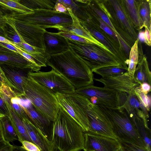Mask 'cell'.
<instances>
[{
	"mask_svg": "<svg viewBox=\"0 0 151 151\" xmlns=\"http://www.w3.org/2000/svg\"><path fill=\"white\" fill-rule=\"evenodd\" d=\"M5 116V115H4L0 113V119H1L2 118L4 117Z\"/></svg>",
	"mask_w": 151,
	"mask_h": 151,
	"instance_id": "cell-54",
	"label": "cell"
},
{
	"mask_svg": "<svg viewBox=\"0 0 151 151\" xmlns=\"http://www.w3.org/2000/svg\"><path fill=\"white\" fill-rule=\"evenodd\" d=\"M4 84H5L6 85L9 86L7 81L0 66V87Z\"/></svg>",
	"mask_w": 151,
	"mask_h": 151,
	"instance_id": "cell-47",
	"label": "cell"
},
{
	"mask_svg": "<svg viewBox=\"0 0 151 151\" xmlns=\"http://www.w3.org/2000/svg\"><path fill=\"white\" fill-rule=\"evenodd\" d=\"M21 104L28 119L46 137L51 141L52 122L40 114L30 102L28 104L25 103L24 105L22 103Z\"/></svg>",
	"mask_w": 151,
	"mask_h": 151,
	"instance_id": "cell-17",
	"label": "cell"
},
{
	"mask_svg": "<svg viewBox=\"0 0 151 151\" xmlns=\"http://www.w3.org/2000/svg\"><path fill=\"white\" fill-rule=\"evenodd\" d=\"M28 74L35 81L55 94L75 93V87L62 75L55 70L47 72L29 71Z\"/></svg>",
	"mask_w": 151,
	"mask_h": 151,
	"instance_id": "cell-9",
	"label": "cell"
},
{
	"mask_svg": "<svg viewBox=\"0 0 151 151\" xmlns=\"http://www.w3.org/2000/svg\"><path fill=\"white\" fill-rule=\"evenodd\" d=\"M0 45L5 47L8 50L18 53L15 46L11 44L6 43L0 42Z\"/></svg>",
	"mask_w": 151,
	"mask_h": 151,
	"instance_id": "cell-48",
	"label": "cell"
},
{
	"mask_svg": "<svg viewBox=\"0 0 151 151\" xmlns=\"http://www.w3.org/2000/svg\"><path fill=\"white\" fill-rule=\"evenodd\" d=\"M0 97L5 102L10 105L11 99L17 96L9 87L4 84L0 87Z\"/></svg>",
	"mask_w": 151,
	"mask_h": 151,
	"instance_id": "cell-35",
	"label": "cell"
},
{
	"mask_svg": "<svg viewBox=\"0 0 151 151\" xmlns=\"http://www.w3.org/2000/svg\"><path fill=\"white\" fill-rule=\"evenodd\" d=\"M116 151H124L120 145L119 147Z\"/></svg>",
	"mask_w": 151,
	"mask_h": 151,
	"instance_id": "cell-53",
	"label": "cell"
},
{
	"mask_svg": "<svg viewBox=\"0 0 151 151\" xmlns=\"http://www.w3.org/2000/svg\"><path fill=\"white\" fill-rule=\"evenodd\" d=\"M0 42H4L13 45L14 43L8 40L5 37L0 36Z\"/></svg>",
	"mask_w": 151,
	"mask_h": 151,
	"instance_id": "cell-49",
	"label": "cell"
},
{
	"mask_svg": "<svg viewBox=\"0 0 151 151\" xmlns=\"http://www.w3.org/2000/svg\"><path fill=\"white\" fill-rule=\"evenodd\" d=\"M124 8L136 31H139L144 27L139 16L137 0H122Z\"/></svg>",
	"mask_w": 151,
	"mask_h": 151,
	"instance_id": "cell-25",
	"label": "cell"
},
{
	"mask_svg": "<svg viewBox=\"0 0 151 151\" xmlns=\"http://www.w3.org/2000/svg\"><path fill=\"white\" fill-rule=\"evenodd\" d=\"M0 6L4 9L12 11V12L22 14L34 13L32 10L23 5L18 0H0Z\"/></svg>",
	"mask_w": 151,
	"mask_h": 151,
	"instance_id": "cell-28",
	"label": "cell"
},
{
	"mask_svg": "<svg viewBox=\"0 0 151 151\" xmlns=\"http://www.w3.org/2000/svg\"><path fill=\"white\" fill-rule=\"evenodd\" d=\"M21 143L22 147L27 151H41L37 146L31 142L24 141Z\"/></svg>",
	"mask_w": 151,
	"mask_h": 151,
	"instance_id": "cell-40",
	"label": "cell"
},
{
	"mask_svg": "<svg viewBox=\"0 0 151 151\" xmlns=\"http://www.w3.org/2000/svg\"><path fill=\"white\" fill-rule=\"evenodd\" d=\"M145 32L144 34V41L149 46L151 45V31L147 27H145Z\"/></svg>",
	"mask_w": 151,
	"mask_h": 151,
	"instance_id": "cell-43",
	"label": "cell"
},
{
	"mask_svg": "<svg viewBox=\"0 0 151 151\" xmlns=\"http://www.w3.org/2000/svg\"><path fill=\"white\" fill-rule=\"evenodd\" d=\"M34 144L41 151H53L55 148L51 141L49 140L28 119H22Z\"/></svg>",
	"mask_w": 151,
	"mask_h": 151,
	"instance_id": "cell-19",
	"label": "cell"
},
{
	"mask_svg": "<svg viewBox=\"0 0 151 151\" xmlns=\"http://www.w3.org/2000/svg\"><path fill=\"white\" fill-rule=\"evenodd\" d=\"M55 95L59 105L80 126L85 132H88L89 129L88 120L83 109L65 94L57 93Z\"/></svg>",
	"mask_w": 151,
	"mask_h": 151,
	"instance_id": "cell-15",
	"label": "cell"
},
{
	"mask_svg": "<svg viewBox=\"0 0 151 151\" xmlns=\"http://www.w3.org/2000/svg\"><path fill=\"white\" fill-rule=\"evenodd\" d=\"M84 151V150H83V151Z\"/></svg>",
	"mask_w": 151,
	"mask_h": 151,
	"instance_id": "cell-55",
	"label": "cell"
},
{
	"mask_svg": "<svg viewBox=\"0 0 151 151\" xmlns=\"http://www.w3.org/2000/svg\"><path fill=\"white\" fill-rule=\"evenodd\" d=\"M84 133L80 126L60 106L57 118L52 123L51 141L54 146L60 151L83 150Z\"/></svg>",
	"mask_w": 151,
	"mask_h": 151,
	"instance_id": "cell-2",
	"label": "cell"
},
{
	"mask_svg": "<svg viewBox=\"0 0 151 151\" xmlns=\"http://www.w3.org/2000/svg\"><path fill=\"white\" fill-rule=\"evenodd\" d=\"M58 2L63 4L67 8H70L74 14L78 19L87 20V17L85 12L73 0H56Z\"/></svg>",
	"mask_w": 151,
	"mask_h": 151,
	"instance_id": "cell-33",
	"label": "cell"
},
{
	"mask_svg": "<svg viewBox=\"0 0 151 151\" xmlns=\"http://www.w3.org/2000/svg\"><path fill=\"white\" fill-rule=\"evenodd\" d=\"M75 92L86 97L94 104L112 108L118 107L117 93L105 87L91 85L76 89Z\"/></svg>",
	"mask_w": 151,
	"mask_h": 151,
	"instance_id": "cell-11",
	"label": "cell"
},
{
	"mask_svg": "<svg viewBox=\"0 0 151 151\" xmlns=\"http://www.w3.org/2000/svg\"><path fill=\"white\" fill-rule=\"evenodd\" d=\"M117 32L131 47L139 37L122 0H99Z\"/></svg>",
	"mask_w": 151,
	"mask_h": 151,
	"instance_id": "cell-5",
	"label": "cell"
},
{
	"mask_svg": "<svg viewBox=\"0 0 151 151\" xmlns=\"http://www.w3.org/2000/svg\"><path fill=\"white\" fill-rule=\"evenodd\" d=\"M99 106L109 119L118 140L129 142L147 147L143 139L124 109Z\"/></svg>",
	"mask_w": 151,
	"mask_h": 151,
	"instance_id": "cell-6",
	"label": "cell"
},
{
	"mask_svg": "<svg viewBox=\"0 0 151 151\" xmlns=\"http://www.w3.org/2000/svg\"><path fill=\"white\" fill-rule=\"evenodd\" d=\"M24 97L41 115L53 122L57 118L60 106L55 94L35 81L28 74L23 86Z\"/></svg>",
	"mask_w": 151,
	"mask_h": 151,
	"instance_id": "cell-3",
	"label": "cell"
},
{
	"mask_svg": "<svg viewBox=\"0 0 151 151\" xmlns=\"http://www.w3.org/2000/svg\"><path fill=\"white\" fill-rule=\"evenodd\" d=\"M0 66L9 87L18 97L20 98L24 97V84L27 78L28 73L30 70L27 71V70L15 68L2 64H0Z\"/></svg>",
	"mask_w": 151,
	"mask_h": 151,
	"instance_id": "cell-16",
	"label": "cell"
},
{
	"mask_svg": "<svg viewBox=\"0 0 151 151\" xmlns=\"http://www.w3.org/2000/svg\"><path fill=\"white\" fill-rule=\"evenodd\" d=\"M46 65L62 75L76 89L93 84V72L69 47L63 52L50 55Z\"/></svg>",
	"mask_w": 151,
	"mask_h": 151,
	"instance_id": "cell-1",
	"label": "cell"
},
{
	"mask_svg": "<svg viewBox=\"0 0 151 151\" xmlns=\"http://www.w3.org/2000/svg\"><path fill=\"white\" fill-rule=\"evenodd\" d=\"M139 86L135 88V94L141 104L149 112L151 107L150 95L148 94L146 95L142 92L140 89Z\"/></svg>",
	"mask_w": 151,
	"mask_h": 151,
	"instance_id": "cell-34",
	"label": "cell"
},
{
	"mask_svg": "<svg viewBox=\"0 0 151 151\" xmlns=\"http://www.w3.org/2000/svg\"><path fill=\"white\" fill-rule=\"evenodd\" d=\"M20 98L17 97L12 99L10 105L14 110L18 116L22 119H28L26 113L24 110L21 104Z\"/></svg>",
	"mask_w": 151,
	"mask_h": 151,
	"instance_id": "cell-36",
	"label": "cell"
},
{
	"mask_svg": "<svg viewBox=\"0 0 151 151\" xmlns=\"http://www.w3.org/2000/svg\"><path fill=\"white\" fill-rule=\"evenodd\" d=\"M73 100L86 114L89 124L88 132L118 139L109 119L99 106L78 94L75 95Z\"/></svg>",
	"mask_w": 151,
	"mask_h": 151,
	"instance_id": "cell-8",
	"label": "cell"
},
{
	"mask_svg": "<svg viewBox=\"0 0 151 151\" xmlns=\"http://www.w3.org/2000/svg\"><path fill=\"white\" fill-rule=\"evenodd\" d=\"M87 4L114 32L119 40L122 50L126 56H129L131 47L116 31L109 18L100 5L99 0H88Z\"/></svg>",
	"mask_w": 151,
	"mask_h": 151,
	"instance_id": "cell-22",
	"label": "cell"
},
{
	"mask_svg": "<svg viewBox=\"0 0 151 151\" xmlns=\"http://www.w3.org/2000/svg\"><path fill=\"white\" fill-rule=\"evenodd\" d=\"M43 39L45 50L50 55L62 53L69 48L65 38L56 33L47 31L44 34Z\"/></svg>",
	"mask_w": 151,
	"mask_h": 151,
	"instance_id": "cell-18",
	"label": "cell"
},
{
	"mask_svg": "<svg viewBox=\"0 0 151 151\" xmlns=\"http://www.w3.org/2000/svg\"><path fill=\"white\" fill-rule=\"evenodd\" d=\"M118 141L124 151H149L147 147H142L128 141Z\"/></svg>",
	"mask_w": 151,
	"mask_h": 151,
	"instance_id": "cell-37",
	"label": "cell"
},
{
	"mask_svg": "<svg viewBox=\"0 0 151 151\" xmlns=\"http://www.w3.org/2000/svg\"><path fill=\"white\" fill-rule=\"evenodd\" d=\"M34 13L22 14L12 12L7 15L14 19L23 21L44 29L53 28L61 31L72 23L70 14L59 13L53 10H34Z\"/></svg>",
	"mask_w": 151,
	"mask_h": 151,
	"instance_id": "cell-7",
	"label": "cell"
},
{
	"mask_svg": "<svg viewBox=\"0 0 151 151\" xmlns=\"http://www.w3.org/2000/svg\"><path fill=\"white\" fill-rule=\"evenodd\" d=\"M5 15L2 11L0 9V28L2 29L4 32L7 28Z\"/></svg>",
	"mask_w": 151,
	"mask_h": 151,
	"instance_id": "cell-46",
	"label": "cell"
},
{
	"mask_svg": "<svg viewBox=\"0 0 151 151\" xmlns=\"http://www.w3.org/2000/svg\"><path fill=\"white\" fill-rule=\"evenodd\" d=\"M2 125L4 139L10 142L18 140L16 133L8 117L5 116L1 119Z\"/></svg>",
	"mask_w": 151,
	"mask_h": 151,
	"instance_id": "cell-31",
	"label": "cell"
},
{
	"mask_svg": "<svg viewBox=\"0 0 151 151\" xmlns=\"http://www.w3.org/2000/svg\"><path fill=\"white\" fill-rule=\"evenodd\" d=\"M127 70L128 68L122 66L111 65L95 70L93 72L104 77L123 74Z\"/></svg>",
	"mask_w": 151,
	"mask_h": 151,
	"instance_id": "cell-30",
	"label": "cell"
},
{
	"mask_svg": "<svg viewBox=\"0 0 151 151\" xmlns=\"http://www.w3.org/2000/svg\"><path fill=\"white\" fill-rule=\"evenodd\" d=\"M4 65L15 68L31 70L33 68L31 63L19 54L14 51H0V65Z\"/></svg>",
	"mask_w": 151,
	"mask_h": 151,
	"instance_id": "cell-20",
	"label": "cell"
},
{
	"mask_svg": "<svg viewBox=\"0 0 151 151\" xmlns=\"http://www.w3.org/2000/svg\"><path fill=\"white\" fill-rule=\"evenodd\" d=\"M138 46L139 58L133 77L139 84L146 82L151 85V73L147 58L143 54L142 45L139 41Z\"/></svg>",
	"mask_w": 151,
	"mask_h": 151,
	"instance_id": "cell-21",
	"label": "cell"
},
{
	"mask_svg": "<svg viewBox=\"0 0 151 151\" xmlns=\"http://www.w3.org/2000/svg\"><path fill=\"white\" fill-rule=\"evenodd\" d=\"M139 86L141 91L146 95L151 91V85L147 83H143Z\"/></svg>",
	"mask_w": 151,
	"mask_h": 151,
	"instance_id": "cell-45",
	"label": "cell"
},
{
	"mask_svg": "<svg viewBox=\"0 0 151 151\" xmlns=\"http://www.w3.org/2000/svg\"><path fill=\"white\" fill-rule=\"evenodd\" d=\"M93 79L116 93L124 92L128 94H135V88L140 85L127 71L123 74L100 78H94Z\"/></svg>",
	"mask_w": 151,
	"mask_h": 151,
	"instance_id": "cell-13",
	"label": "cell"
},
{
	"mask_svg": "<svg viewBox=\"0 0 151 151\" xmlns=\"http://www.w3.org/2000/svg\"><path fill=\"white\" fill-rule=\"evenodd\" d=\"M67 10L72 18V23L68 27L64 28L60 31L74 34L79 36L87 39L93 43L109 50L104 45L94 39L86 30L80 23L78 19L74 14L70 8H67Z\"/></svg>",
	"mask_w": 151,
	"mask_h": 151,
	"instance_id": "cell-24",
	"label": "cell"
},
{
	"mask_svg": "<svg viewBox=\"0 0 151 151\" xmlns=\"http://www.w3.org/2000/svg\"><path fill=\"white\" fill-rule=\"evenodd\" d=\"M0 51L4 52H11L12 51L9 50L5 47H3V46L0 45Z\"/></svg>",
	"mask_w": 151,
	"mask_h": 151,
	"instance_id": "cell-51",
	"label": "cell"
},
{
	"mask_svg": "<svg viewBox=\"0 0 151 151\" xmlns=\"http://www.w3.org/2000/svg\"><path fill=\"white\" fill-rule=\"evenodd\" d=\"M5 102L9 112L8 117L16 133L18 140L21 143L24 141H27L33 143L22 119L18 116L9 104L6 102Z\"/></svg>",
	"mask_w": 151,
	"mask_h": 151,
	"instance_id": "cell-23",
	"label": "cell"
},
{
	"mask_svg": "<svg viewBox=\"0 0 151 151\" xmlns=\"http://www.w3.org/2000/svg\"><path fill=\"white\" fill-rule=\"evenodd\" d=\"M20 3L33 10L38 9L53 10L56 1L50 0H20Z\"/></svg>",
	"mask_w": 151,
	"mask_h": 151,
	"instance_id": "cell-29",
	"label": "cell"
},
{
	"mask_svg": "<svg viewBox=\"0 0 151 151\" xmlns=\"http://www.w3.org/2000/svg\"><path fill=\"white\" fill-rule=\"evenodd\" d=\"M13 145L4 138L0 139V151H13Z\"/></svg>",
	"mask_w": 151,
	"mask_h": 151,
	"instance_id": "cell-41",
	"label": "cell"
},
{
	"mask_svg": "<svg viewBox=\"0 0 151 151\" xmlns=\"http://www.w3.org/2000/svg\"><path fill=\"white\" fill-rule=\"evenodd\" d=\"M140 17L145 27L151 31V1L137 0Z\"/></svg>",
	"mask_w": 151,
	"mask_h": 151,
	"instance_id": "cell-27",
	"label": "cell"
},
{
	"mask_svg": "<svg viewBox=\"0 0 151 151\" xmlns=\"http://www.w3.org/2000/svg\"><path fill=\"white\" fill-rule=\"evenodd\" d=\"M12 29L11 30H10V32L6 28L5 32V37L13 42L16 45H18L22 43L24 40L17 33L12 29Z\"/></svg>",
	"mask_w": 151,
	"mask_h": 151,
	"instance_id": "cell-39",
	"label": "cell"
},
{
	"mask_svg": "<svg viewBox=\"0 0 151 151\" xmlns=\"http://www.w3.org/2000/svg\"><path fill=\"white\" fill-rule=\"evenodd\" d=\"M53 10L58 12L69 14L67 8L63 4L56 1Z\"/></svg>",
	"mask_w": 151,
	"mask_h": 151,
	"instance_id": "cell-42",
	"label": "cell"
},
{
	"mask_svg": "<svg viewBox=\"0 0 151 151\" xmlns=\"http://www.w3.org/2000/svg\"><path fill=\"white\" fill-rule=\"evenodd\" d=\"M0 36L4 37H5V33L4 30L0 28Z\"/></svg>",
	"mask_w": 151,
	"mask_h": 151,
	"instance_id": "cell-52",
	"label": "cell"
},
{
	"mask_svg": "<svg viewBox=\"0 0 151 151\" xmlns=\"http://www.w3.org/2000/svg\"><path fill=\"white\" fill-rule=\"evenodd\" d=\"M14 45L23 51L31 55L45 67L46 63L50 55L44 49L37 47L29 45L23 41L18 45Z\"/></svg>",
	"mask_w": 151,
	"mask_h": 151,
	"instance_id": "cell-26",
	"label": "cell"
},
{
	"mask_svg": "<svg viewBox=\"0 0 151 151\" xmlns=\"http://www.w3.org/2000/svg\"><path fill=\"white\" fill-rule=\"evenodd\" d=\"M118 107L124 109L133 123L140 120L143 122L145 128L150 129L148 118L142 110L141 104L135 94H128L124 92L117 93Z\"/></svg>",
	"mask_w": 151,
	"mask_h": 151,
	"instance_id": "cell-12",
	"label": "cell"
},
{
	"mask_svg": "<svg viewBox=\"0 0 151 151\" xmlns=\"http://www.w3.org/2000/svg\"><path fill=\"white\" fill-rule=\"evenodd\" d=\"M0 113L9 117V112L5 102L0 97Z\"/></svg>",
	"mask_w": 151,
	"mask_h": 151,
	"instance_id": "cell-44",
	"label": "cell"
},
{
	"mask_svg": "<svg viewBox=\"0 0 151 151\" xmlns=\"http://www.w3.org/2000/svg\"><path fill=\"white\" fill-rule=\"evenodd\" d=\"M65 39L69 48L86 63L92 72L95 70L107 66H124L114 55L99 45Z\"/></svg>",
	"mask_w": 151,
	"mask_h": 151,
	"instance_id": "cell-4",
	"label": "cell"
},
{
	"mask_svg": "<svg viewBox=\"0 0 151 151\" xmlns=\"http://www.w3.org/2000/svg\"><path fill=\"white\" fill-rule=\"evenodd\" d=\"M139 40L140 38L138 37L131 47L129 54L127 72L132 77L133 76L138 60V44Z\"/></svg>",
	"mask_w": 151,
	"mask_h": 151,
	"instance_id": "cell-32",
	"label": "cell"
},
{
	"mask_svg": "<svg viewBox=\"0 0 151 151\" xmlns=\"http://www.w3.org/2000/svg\"><path fill=\"white\" fill-rule=\"evenodd\" d=\"M6 23L16 32L23 40L29 45L45 49L43 42L44 33L47 31L24 21L5 15Z\"/></svg>",
	"mask_w": 151,
	"mask_h": 151,
	"instance_id": "cell-10",
	"label": "cell"
},
{
	"mask_svg": "<svg viewBox=\"0 0 151 151\" xmlns=\"http://www.w3.org/2000/svg\"><path fill=\"white\" fill-rule=\"evenodd\" d=\"M85 151H116L118 140L88 132H85Z\"/></svg>",
	"mask_w": 151,
	"mask_h": 151,
	"instance_id": "cell-14",
	"label": "cell"
},
{
	"mask_svg": "<svg viewBox=\"0 0 151 151\" xmlns=\"http://www.w3.org/2000/svg\"><path fill=\"white\" fill-rule=\"evenodd\" d=\"M4 138L3 132L2 125L1 119H0V139Z\"/></svg>",
	"mask_w": 151,
	"mask_h": 151,
	"instance_id": "cell-50",
	"label": "cell"
},
{
	"mask_svg": "<svg viewBox=\"0 0 151 151\" xmlns=\"http://www.w3.org/2000/svg\"><path fill=\"white\" fill-rule=\"evenodd\" d=\"M56 33L65 38L75 41L86 43H94L90 41L79 36L74 34L62 31H59Z\"/></svg>",
	"mask_w": 151,
	"mask_h": 151,
	"instance_id": "cell-38",
	"label": "cell"
}]
</instances>
